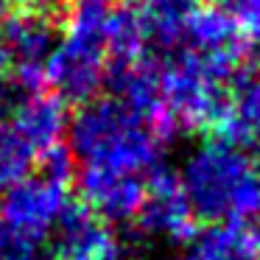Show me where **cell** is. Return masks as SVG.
Returning <instances> with one entry per match:
<instances>
[{
	"instance_id": "5bb4252c",
	"label": "cell",
	"mask_w": 260,
	"mask_h": 260,
	"mask_svg": "<svg viewBox=\"0 0 260 260\" xmlns=\"http://www.w3.org/2000/svg\"><path fill=\"white\" fill-rule=\"evenodd\" d=\"M224 12L246 42L260 45V0H224Z\"/></svg>"
},
{
	"instance_id": "8fae6325",
	"label": "cell",
	"mask_w": 260,
	"mask_h": 260,
	"mask_svg": "<svg viewBox=\"0 0 260 260\" xmlns=\"http://www.w3.org/2000/svg\"><path fill=\"white\" fill-rule=\"evenodd\" d=\"M12 126L20 132L25 143L40 154L59 146L68 132V109L64 101L53 92H31L14 107Z\"/></svg>"
},
{
	"instance_id": "3957f363",
	"label": "cell",
	"mask_w": 260,
	"mask_h": 260,
	"mask_svg": "<svg viewBox=\"0 0 260 260\" xmlns=\"http://www.w3.org/2000/svg\"><path fill=\"white\" fill-rule=\"evenodd\" d=\"M53 14H12L0 23V45L6 51L12 79L25 95L42 92L45 62L56 48Z\"/></svg>"
},
{
	"instance_id": "30bf717a",
	"label": "cell",
	"mask_w": 260,
	"mask_h": 260,
	"mask_svg": "<svg viewBox=\"0 0 260 260\" xmlns=\"http://www.w3.org/2000/svg\"><path fill=\"white\" fill-rule=\"evenodd\" d=\"M79 187L84 204L107 224L137 218L146 199V179L140 176H120L109 171L81 168L79 171Z\"/></svg>"
},
{
	"instance_id": "2e32d148",
	"label": "cell",
	"mask_w": 260,
	"mask_h": 260,
	"mask_svg": "<svg viewBox=\"0 0 260 260\" xmlns=\"http://www.w3.org/2000/svg\"><path fill=\"white\" fill-rule=\"evenodd\" d=\"M252 226H254V235H257V241H260V221H254Z\"/></svg>"
},
{
	"instance_id": "d6986e66",
	"label": "cell",
	"mask_w": 260,
	"mask_h": 260,
	"mask_svg": "<svg viewBox=\"0 0 260 260\" xmlns=\"http://www.w3.org/2000/svg\"><path fill=\"white\" fill-rule=\"evenodd\" d=\"M28 260H37V257H28Z\"/></svg>"
},
{
	"instance_id": "9c48e42d",
	"label": "cell",
	"mask_w": 260,
	"mask_h": 260,
	"mask_svg": "<svg viewBox=\"0 0 260 260\" xmlns=\"http://www.w3.org/2000/svg\"><path fill=\"white\" fill-rule=\"evenodd\" d=\"M210 132L215 140L243 151H254L260 146V76L252 70V64L241 68L230 81L221 112Z\"/></svg>"
},
{
	"instance_id": "277c9868",
	"label": "cell",
	"mask_w": 260,
	"mask_h": 260,
	"mask_svg": "<svg viewBox=\"0 0 260 260\" xmlns=\"http://www.w3.org/2000/svg\"><path fill=\"white\" fill-rule=\"evenodd\" d=\"M68 204V185L45 176H28L25 182L6 190V199L0 204V218L17 241L37 246V241L53 232Z\"/></svg>"
},
{
	"instance_id": "5b68a950",
	"label": "cell",
	"mask_w": 260,
	"mask_h": 260,
	"mask_svg": "<svg viewBox=\"0 0 260 260\" xmlns=\"http://www.w3.org/2000/svg\"><path fill=\"white\" fill-rule=\"evenodd\" d=\"M137 224L146 235L162 241H187L196 238V215L187 204L179 185V174L159 165L146 176V199L137 213Z\"/></svg>"
},
{
	"instance_id": "7c38bea8",
	"label": "cell",
	"mask_w": 260,
	"mask_h": 260,
	"mask_svg": "<svg viewBox=\"0 0 260 260\" xmlns=\"http://www.w3.org/2000/svg\"><path fill=\"white\" fill-rule=\"evenodd\" d=\"M179 260H260V241L252 224H221L196 232Z\"/></svg>"
},
{
	"instance_id": "e0dca14e",
	"label": "cell",
	"mask_w": 260,
	"mask_h": 260,
	"mask_svg": "<svg viewBox=\"0 0 260 260\" xmlns=\"http://www.w3.org/2000/svg\"><path fill=\"white\" fill-rule=\"evenodd\" d=\"M3 107H6V98H3V92H0V115H3Z\"/></svg>"
},
{
	"instance_id": "ac0fdd59",
	"label": "cell",
	"mask_w": 260,
	"mask_h": 260,
	"mask_svg": "<svg viewBox=\"0 0 260 260\" xmlns=\"http://www.w3.org/2000/svg\"><path fill=\"white\" fill-rule=\"evenodd\" d=\"M185 3H190V6H199V0H185Z\"/></svg>"
},
{
	"instance_id": "7a4b0ae2",
	"label": "cell",
	"mask_w": 260,
	"mask_h": 260,
	"mask_svg": "<svg viewBox=\"0 0 260 260\" xmlns=\"http://www.w3.org/2000/svg\"><path fill=\"white\" fill-rule=\"evenodd\" d=\"M179 185L196 221L254 224L260 221V154L224 140H207L187 154Z\"/></svg>"
},
{
	"instance_id": "4fadbf2b",
	"label": "cell",
	"mask_w": 260,
	"mask_h": 260,
	"mask_svg": "<svg viewBox=\"0 0 260 260\" xmlns=\"http://www.w3.org/2000/svg\"><path fill=\"white\" fill-rule=\"evenodd\" d=\"M37 159V151L20 137V132L0 120V190H12L28 179Z\"/></svg>"
},
{
	"instance_id": "52a82bcc",
	"label": "cell",
	"mask_w": 260,
	"mask_h": 260,
	"mask_svg": "<svg viewBox=\"0 0 260 260\" xmlns=\"http://www.w3.org/2000/svg\"><path fill=\"white\" fill-rule=\"evenodd\" d=\"M174 51H190L207 59L249 62V42L241 37L232 17L218 6H193L179 25Z\"/></svg>"
},
{
	"instance_id": "6da1fadb",
	"label": "cell",
	"mask_w": 260,
	"mask_h": 260,
	"mask_svg": "<svg viewBox=\"0 0 260 260\" xmlns=\"http://www.w3.org/2000/svg\"><path fill=\"white\" fill-rule=\"evenodd\" d=\"M171 140L165 129L118 98H92L70 123L68 148L81 168L146 179L162 165V151Z\"/></svg>"
},
{
	"instance_id": "8992f818",
	"label": "cell",
	"mask_w": 260,
	"mask_h": 260,
	"mask_svg": "<svg viewBox=\"0 0 260 260\" xmlns=\"http://www.w3.org/2000/svg\"><path fill=\"white\" fill-rule=\"evenodd\" d=\"M107 79V48L62 37L45 62V81L62 101H92Z\"/></svg>"
},
{
	"instance_id": "ba28073f",
	"label": "cell",
	"mask_w": 260,
	"mask_h": 260,
	"mask_svg": "<svg viewBox=\"0 0 260 260\" xmlns=\"http://www.w3.org/2000/svg\"><path fill=\"white\" fill-rule=\"evenodd\" d=\"M53 260H118L120 241L87 204H68L53 226Z\"/></svg>"
},
{
	"instance_id": "9a60e30c",
	"label": "cell",
	"mask_w": 260,
	"mask_h": 260,
	"mask_svg": "<svg viewBox=\"0 0 260 260\" xmlns=\"http://www.w3.org/2000/svg\"><path fill=\"white\" fill-rule=\"evenodd\" d=\"M34 257V246L31 243H23L6 230L3 218H0V260H28Z\"/></svg>"
}]
</instances>
